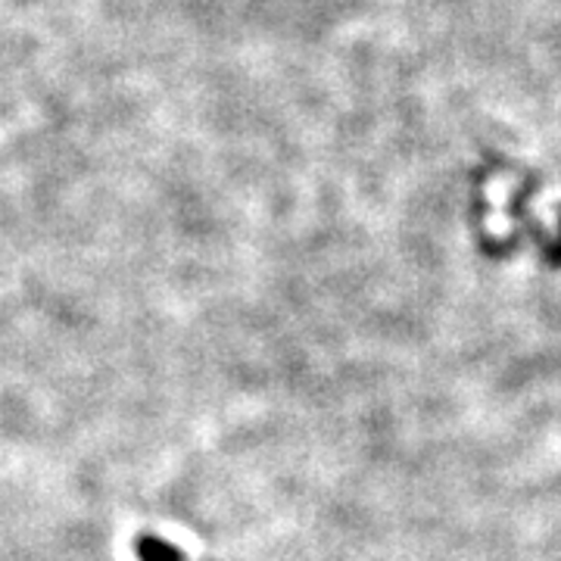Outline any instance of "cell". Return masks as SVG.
Wrapping results in <instances>:
<instances>
[{
    "label": "cell",
    "mask_w": 561,
    "mask_h": 561,
    "mask_svg": "<svg viewBox=\"0 0 561 561\" xmlns=\"http://www.w3.org/2000/svg\"><path fill=\"white\" fill-rule=\"evenodd\" d=\"M138 552L140 561H184V556H181L172 542L153 540V537H144V540L138 542Z\"/></svg>",
    "instance_id": "cell-1"
}]
</instances>
